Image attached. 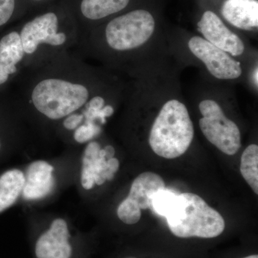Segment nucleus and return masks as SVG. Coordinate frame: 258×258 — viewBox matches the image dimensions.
Listing matches in <instances>:
<instances>
[{"mask_svg": "<svg viewBox=\"0 0 258 258\" xmlns=\"http://www.w3.org/2000/svg\"><path fill=\"white\" fill-rule=\"evenodd\" d=\"M155 30L149 12L137 10L112 20L106 28V42L115 50H133L145 44Z\"/></svg>", "mask_w": 258, "mask_h": 258, "instance_id": "obj_4", "label": "nucleus"}, {"mask_svg": "<svg viewBox=\"0 0 258 258\" xmlns=\"http://www.w3.org/2000/svg\"><path fill=\"white\" fill-rule=\"evenodd\" d=\"M89 91L80 83L57 79L43 80L32 93L35 108L49 119H62L73 114L87 102Z\"/></svg>", "mask_w": 258, "mask_h": 258, "instance_id": "obj_3", "label": "nucleus"}, {"mask_svg": "<svg viewBox=\"0 0 258 258\" xmlns=\"http://www.w3.org/2000/svg\"><path fill=\"white\" fill-rule=\"evenodd\" d=\"M114 175L108 169L104 149H101L98 142L88 144L83 156L81 174L83 187L90 190L95 185L101 186L106 181L113 179Z\"/></svg>", "mask_w": 258, "mask_h": 258, "instance_id": "obj_11", "label": "nucleus"}, {"mask_svg": "<svg viewBox=\"0 0 258 258\" xmlns=\"http://www.w3.org/2000/svg\"><path fill=\"white\" fill-rule=\"evenodd\" d=\"M240 172L254 192L258 194V147L251 144L241 157Z\"/></svg>", "mask_w": 258, "mask_h": 258, "instance_id": "obj_17", "label": "nucleus"}, {"mask_svg": "<svg viewBox=\"0 0 258 258\" xmlns=\"http://www.w3.org/2000/svg\"><path fill=\"white\" fill-rule=\"evenodd\" d=\"M25 184V174L20 169H9L0 174V213L18 201Z\"/></svg>", "mask_w": 258, "mask_h": 258, "instance_id": "obj_15", "label": "nucleus"}, {"mask_svg": "<svg viewBox=\"0 0 258 258\" xmlns=\"http://www.w3.org/2000/svg\"><path fill=\"white\" fill-rule=\"evenodd\" d=\"M188 47L194 55L203 61L209 72L216 79L233 80L238 79L242 75L240 62L203 37H191L188 42Z\"/></svg>", "mask_w": 258, "mask_h": 258, "instance_id": "obj_7", "label": "nucleus"}, {"mask_svg": "<svg viewBox=\"0 0 258 258\" xmlns=\"http://www.w3.org/2000/svg\"><path fill=\"white\" fill-rule=\"evenodd\" d=\"M104 150L106 152V159L107 160L114 157L115 150L111 146H107L106 148H104Z\"/></svg>", "mask_w": 258, "mask_h": 258, "instance_id": "obj_25", "label": "nucleus"}, {"mask_svg": "<svg viewBox=\"0 0 258 258\" xmlns=\"http://www.w3.org/2000/svg\"><path fill=\"white\" fill-rule=\"evenodd\" d=\"M103 105H104L103 98H102L101 97H96V98H92L89 102V108L97 111V110L101 109Z\"/></svg>", "mask_w": 258, "mask_h": 258, "instance_id": "obj_22", "label": "nucleus"}, {"mask_svg": "<svg viewBox=\"0 0 258 258\" xmlns=\"http://www.w3.org/2000/svg\"><path fill=\"white\" fill-rule=\"evenodd\" d=\"M33 249L35 258H73L74 246L66 220H54L37 237Z\"/></svg>", "mask_w": 258, "mask_h": 258, "instance_id": "obj_9", "label": "nucleus"}, {"mask_svg": "<svg viewBox=\"0 0 258 258\" xmlns=\"http://www.w3.org/2000/svg\"><path fill=\"white\" fill-rule=\"evenodd\" d=\"M242 258H258V255L257 254H252V255L247 256V257Z\"/></svg>", "mask_w": 258, "mask_h": 258, "instance_id": "obj_26", "label": "nucleus"}, {"mask_svg": "<svg viewBox=\"0 0 258 258\" xmlns=\"http://www.w3.org/2000/svg\"><path fill=\"white\" fill-rule=\"evenodd\" d=\"M36 1H40V0H36Z\"/></svg>", "mask_w": 258, "mask_h": 258, "instance_id": "obj_28", "label": "nucleus"}, {"mask_svg": "<svg viewBox=\"0 0 258 258\" xmlns=\"http://www.w3.org/2000/svg\"><path fill=\"white\" fill-rule=\"evenodd\" d=\"M24 49L20 34L12 32L0 40V86L17 71V64L24 57Z\"/></svg>", "mask_w": 258, "mask_h": 258, "instance_id": "obj_14", "label": "nucleus"}, {"mask_svg": "<svg viewBox=\"0 0 258 258\" xmlns=\"http://www.w3.org/2000/svg\"><path fill=\"white\" fill-rule=\"evenodd\" d=\"M96 134L94 126L91 123L81 125L76 128L74 133V139L78 143H86L91 140Z\"/></svg>", "mask_w": 258, "mask_h": 258, "instance_id": "obj_19", "label": "nucleus"}, {"mask_svg": "<svg viewBox=\"0 0 258 258\" xmlns=\"http://www.w3.org/2000/svg\"><path fill=\"white\" fill-rule=\"evenodd\" d=\"M176 196L177 194L166 188L159 190L153 195L151 210L159 216L166 217L170 212Z\"/></svg>", "mask_w": 258, "mask_h": 258, "instance_id": "obj_18", "label": "nucleus"}, {"mask_svg": "<svg viewBox=\"0 0 258 258\" xmlns=\"http://www.w3.org/2000/svg\"><path fill=\"white\" fill-rule=\"evenodd\" d=\"M15 0H0V27L9 21L14 13Z\"/></svg>", "mask_w": 258, "mask_h": 258, "instance_id": "obj_20", "label": "nucleus"}, {"mask_svg": "<svg viewBox=\"0 0 258 258\" xmlns=\"http://www.w3.org/2000/svg\"><path fill=\"white\" fill-rule=\"evenodd\" d=\"M166 218L171 233L179 238H214L225 229L222 215L192 193L177 195Z\"/></svg>", "mask_w": 258, "mask_h": 258, "instance_id": "obj_1", "label": "nucleus"}, {"mask_svg": "<svg viewBox=\"0 0 258 258\" xmlns=\"http://www.w3.org/2000/svg\"><path fill=\"white\" fill-rule=\"evenodd\" d=\"M58 18L53 13L37 17L25 24L20 33L25 53H34L40 44L59 46L66 41L63 32H57Z\"/></svg>", "mask_w": 258, "mask_h": 258, "instance_id": "obj_8", "label": "nucleus"}, {"mask_svg": "<svg viewBox=\"0 0 258 258\" xmlns=\"http://www.w3.org/2000/svg\"><path fill=\"white\" fill-rule=\"evenodd\" d=\"M165 188V183L159 174L144 172L134 180L128 197L117 209L120 221L126 225H134L140 220L142 210L151 208L154 194Z\"/></svg>", "mask_w": 258, "mask_h": 258, "instance_id": "obj_6", "label": "nucleus"}, {"mask_svg": "<svg viewBox=\"0 0 258 258\" xmlns=\"http://www.w3.org/2000/svg\"><path fill=\"white\" fill-rule=\"evenodd\" d=\"M113 108H112L111 106H108L105 107L103 110L101 111V113H100V115L102 117V118H104V117L110 116L113 114Z\"/></svg>", "mask_w": 258, "mask_h": 258, "instance_id": "obj_24", "label": "nucleus"}, {"mask_svg": "<svg viewBox=\"0 0 258 258\" xmlns=\"http://www.w3.org/2000/svg\"><path fill=\"white\" fill-rule=\"evenodd\" d=\"M203 118L200 127L207 139L224 154L234 155L241 147L240 129L222 111L221 106L211 99L199 105Z\"/></svg>", "mask_w": 258, "mask_h": 258, "instance_id": "obj_5", "label": "nucleus"}, {"mask_svg": "<svg viewBox=\"0 0 258 258\" xmlns=\"http://www.w3.org/2000/svg\"><path fill=\"white\" fill-rule=\"evenodd\" d=\"M83 120V115L79 114H71L68 115L64 121V128L68 130H74L79 127Z\"/></svg>", "mask_w": 258, "mask_h": 258, "instance_id": "obj_21", "label": "nucleus"}, {"mask_svg": "<svg viewBox=\"0 0 258 258\" xmlns=\"http://www.w3.org/2000/svg\"><path fill=\"white\" fill-rule=\"evenodd\" d=\"M193 138V123L186 106L176 99L166 102L151 129L153 152L165 159H175L187 151Z\"/></svg>", "mask_w": 258, "mask_h": 258, "instance_id": "obj_2", "label": "nucleus"}, {"mask_svg": "<svg viewBox=\"0 0 258 258\" xmlns=\"http://www.w3.org/2000/svg\"><path fill=\"white\" fill-rule=\"evenodd\" d=\"M224 18L236 28L252 30L258 26L257 0H226L222 5Z\"/></svg>", "mask_w": 258, "mask_h": 258, "instance_id": "obj_13", "label": "nucleus"}, {"mask_svg": "<svg viewBox=\"0 0 258 258\" xmlns=\"http://www.w3.org/2000/svg\"><path fill=\"white\" fill-rule=\"evenodd\" d=\"M107 164H108V169L112 174H115L119 169V161L116 158L113 157L108 159L107 160Z\"/></svg>", "mask_w": 258, "mask_h": 258, "instance_id": "obj_23", "label": "nucleus"}, {"mask_svg": "<svg viewBox=\"0 0 258 258\" xmlns=\"http://www.w3.org/2000/svg\"><path fill=\"white\" fill-rule=\"evenodd\" d=\"M130 0H83L81 10L89 20L106 18L126 8Z\"/></svg>", "mask_w": 258, "mask_h": 258, "instance_id": "obj_16", "label": "nucleus"}, {"mask_svg": "<svg viewBox=\"0 0 258 258\" xmlns=\"http://www.w3.org/2000/svg\"><path fill=\"white\" fill-rule=\"evenodd\" d=\"M54 167L45 161H35L27 169L23 193L28 200L45 198L52 191L55 184Z\"/></svg>", "mask_w": 258, "mask_h": 258, "instance_id": "obj_12", "label": "nucleus"}, {"mask_svg": "<svg viewBox=\"0 0 258 258\" xmlns=\"http://www.w3.org/2000/svg\"><path fill=\"white\" fill-rule=\"evenodd\" d=\"M198 29L205 40L231 55H242L244 51L243 42L231 31L215 13L206 11L198 23Z\"/></svg>", "mask_w": 258, "mask_h": 258, "instance_id": "obj_10", "label": "nucleus"}, {"mask_svg": "<svg viewBox=\"0 0 258 258\" xmlns=\"http://www.w3.org/2000/svg\"><path fill=\"white\" fill-rule=\"evenodd\" d=\"M125 258H137V257H125Z\"/></svg>", "mask_w": 258, "mask_h": 258, "instance_id": "obj_27", "label": "nucleus"}]
</instances>
